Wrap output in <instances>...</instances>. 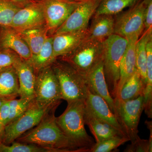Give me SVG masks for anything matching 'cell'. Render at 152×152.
<instances>
[{
    "instance_id": "ac0fdd59",
    "label": "cell",
    "mask_w": 152,
    "mask_h": 152,
    "mask_svg": "<svg viewBox=\"0 0 152 152\" xmlns=\"http://www.w3.org/2000/svg\"><path fill=\"white\" fill-rule=\"evenodd\" d=\"M85 124L89 128L94 137L96 142L115 137L125 136L108 123L98 118L88 108L85 104L84 113Z\"/></svg>"
},
{
    "instance_id": "603a6c76",
    "label": "cell",
    "mask_w": 152,
    "mask_h": 152,
    "mask_svg": "<svg viewBox=\"0 0 152 152\" xmlns=\"http://www.w3.org/2000/svg\"><path fill=\"white\" fill-rule=\"evenodd\" d=\"M53 35L48 36L40 50L27 60L36 73L42 69L50 66L55 60L53 58Z\"/></svg>"
},
{
    "instance_id": "7402d4cb",
    "label": "cell",
    "mask_w": 152,
    "mask_h": 152,
    "mask_svg": "<svg viewBox=\"0 0 152 152\" xmlns=\"http://www.w3.org/2000/svg\"><path fill=\"white\" fill-rule=\"evenodd\" d=\"M145 85L138 71L136 69L123 85L119 94L114 100L121 101L132 100L143 96Z\"/></svg>"
},
{
    "instance_id": "4fadbf2b",
    "label": "cell",
    "mask_w": 152,
    "mask_h": 152,
    "mask_svg": "<svg viewBox=\"0 0 152 152\" xmlns=\"http://www.w3.org/2000/svg\"><path fill=\"white\" fill-rule=\"evenodd\" d=\"M85 79L88 89L92 93L102 98L117 117L115 100L111 96L106 82L103 59L88 74Z\"/></svg>"
},
{
    "instance_id": "6da1fadb",
    "label": "cell",
    "mask_w": 152,
    "mask_h": 152,
    "mask_svg": "<svg viewBox=\"0 0 152 152\" xmlns=\"http://www.w3.org/2000/svg\"><path fill=\"white\" fill-rule=\"evenodd\" d=\"M54 109L37 126L15 141L32 144L50 149L54 152H80L57 124Z\"/></svg>"
},
{
    "instance_id": "ba28073f",
    "label": "cell",
    "mask_w": 152,
    "mask_h": 152,
    "mask_svg": "<svg viewBox=\"0 0 152 152\" xmlns=\"http://www.w3.org/2000/svg\"><path fill=\"white\" fill-rule=\"evenodd\" d=\"M117 119L131 142L139 138L138 127L144 110L143 96L132 100H115Z\"/></svg>"
},
{
    "instance_id": "d4e9b609",
    "label": "cell",
    "mask_w": 152,
    "mask_h": 152,
    "mask_svg": "<svg viewBox=\"0 0 152 152\" xmlns=\"http://www.w3.org/2000/svg\"><path fill=\"white\" fill-rule=\"evenodd\" d=\"M18 32L28 45L32 55L39 51L49 36L46 26Z\"/></svg>"
},
{
    "instance_id": "8fae6325",
    "label": "cell",
    "mask_w": 152,
    "mask_h": 152,
    "mask_svg": "<svg viewBox=\"0 0 152 152\" xmlns=\"http://www.w3.org/2000/svg\"><path fill=\"white\" fill-rule=\"evenodd\" d=\"M101 1L87 0L82 3L74 10L54 34L88 29L90 19L94 15Z\"/></svg>"
},
{
    "instance_id": "d6986e66",
    "label": "cell",
    "mask_w": 152,
    "mask_h": 152,
    "mask_svg": "<svg viewBox=\"0 0 152 152\" xmlns=\"http://www.w3.org/2000/svg\"><path fill=\"white\" fill-rule=\"evenodd\" d=\"M139 38L138 36H135L127 38L128 41L127 48L120 64V79L117 87L116 98L119 94L123 85L137 69L135 48Z\"/></svg>"
},
{
    "instance_id": "74e56055",
    "label": "cell",
    "mask_w": 152,
    "mask_h": 152,
    "mask_svg": "<svg viewBox=\"0 0 152 152\" xmlns=\"http://www.w3.org/2000/svg\"><path fill=\"white\" fill-rule=\"evenodd\" d=\"M4 127L0 124V144L2 143L3 136H4Z\"/></svg>"
},
{
    "instance_id": "5bb4252c",
    "label": "cell",
    "mask_w": 152,
    "mask_h": 152,
    "mask_svg": "<svg viewBox=\"0 0 152 152\" xmlns=\"http://www.w3.org/2000/svg\"><path fill=\"white\" fill-rule=\"evenodd\" d=\"M87 29L53 35V58L55 60L70 53L85 39Z\"/></svg>"
},
{
    "instance_id": "3957f363",
    "label": "cell",
    "mask_w": 152,
    "mask_h": 152,
    "mask_svg": "<svg viewBox=\"0 0 152 152\" xmlns=\"http://www.w3.org/2000/svg\"><path fill=\"white\" fill-rule=\"evenodd\" d=\"M104 70L111 96H116L121 61L127 48L126 38L113 34L103 41Z\"/></svg>"
},
{
    "instance_id": "836d02e7",
    "label": "cell",
    "mask_w": 152,
    "mask_h": 152,
    "mask_svg": "<svg viewBox=\"0 0 152 152\" xmlns=\"http://www.w3.org/2000/svg\"><path fill=\"white\" fill-rule=\"evenodd\" d=\"M10 114V100L6 101L0 107V124L5 127Z\"/></svg>"
},
{
    "instance_id": "e0dca14e",
    "label": "cell",
    "mask_w": 152,
    "mask_h": 152,
    "mask_svg": "<svg viewBox=\"0 0 152 152\" xmlns=\"http://www.w3.org/2000/svg\"><path fill=\"white\" fill-rule=\"evenodd\" d=\"M12 66L18 80L19 96L24 98L34 96L36 81L34 69L26 60L21 58Z\"/></svg>"
},
{
    "instance_id": "f546056e",
    "label": "cell",
    "mask_w": 152,
    "mask_h": 152,
    "mask_svg": "<svg viewBox=\"0 0 152 152\" xmlns=\"http://www.w3.org/2000/svg\"><path fill=\"white\" fill-rule=\"evenodd\" d=\"M0 152H54L47 148L32 144L24 143L14 141L11 145L0 144Z\"/></svg>"
},
{
    "instance_id": "f35d334b",
    "label": "cell",
    "mask_w": 152,
    "mask_h": 152,
    "mask_svg": "<svg viewBox=\"0 0 152 152\" xmlns=\"http://www.w3.org/2000/svg\"><path fill=\"white\" fill-rule=\"evenodd\" d=\"M64 1H67L74 2H80L85 1L87 0H64Z\"/></svg>"
},
{
    "instance_id": "cb8c5ba5",
    "label": "cell",
    "mask_w": 152,
    "mask_h": 152,
    "mask_svg": "<svg viewBox=\"0 0 152 152\" xmlns=\"http://www.w3.org/2000/svg\"><path fill=\"white\" fill-rule=\"evenodd\" d=\"M152 30L145 31V33L138 39L136 45L135 55L136 68L141 76L145 86L147 79L146 45L152 37Z\"/></svg>"
},
{
    "instance_id": "44dd1931",
    "label": "cell",
    "mask_w": 152,
    "mask_h": 152,
    "mask_svg": "<svg viewBox=\"0 0 152 152\" xmlns=\"http://www.w3.org/2000/svg\"><path fill=\"white\" fill-rule=\"evenodd\" d=\"M19 85L13 66L6 67L0 72V97L10 100L19 96Z\"/></svg>"
},
{
    "instance_id": "277c9868",
    "label": "cell",
    "mask_w": 152,
    "mask_h": 152,
    "mask_svg": "<svg viewBox=\"0 0 152 152\" xmlns=\"http://www.w3.org/2000/svg\"><path fill=\"white\" fill-rule=\"evenodd\" d=\"M51 66L56 76L61 89L62 99L67 103L86 101L88 88L85 78L64 61L56 58Z\"/></svg>"
},
{
    "instance_id": "4dcf8cb0",
    "label": "cell",
    "mask_w": 152,
    "mask_h": 152,
    "mask_svg": "<svg viewBox=\"0 0 152 152\" xmlns=\"http://www.w3.org/2000/svg\"><path fill=\"white\" fill-rule=\"evenodd\" d=\"M34 100V96H33L19 99L15 98L10 100V114L7 124L24 112Z\"/></svg>"
},
{
    "instance_id": "9a60e30c",
    "label": "cell",
    "mask_w": 152,
    "mask_h": 152,
    "mask_svg": "<svg viewBox=\"0 0 152 152\" xmlns=\"http://www.w3.org/2000/svg\"><path fill=\"white\" fill-rule=\"evenodd\" d=\"M85 104L96 116L108 123L126 136L115 115L112 111L107 102L102 98L92 93L88 89Z\"/></svg>"
},
{
    "instance_id": "ab89813d",
    "label": "cell",
    "mask_w": 152,
    "mask_h": 152,
    "mask_svg": "<svg viewBox=\"0 0 152 152\" xmlns=\"http://www.w3.org/2000/svg\"><path fill=\"white\" fill-rule=\"evenodd\" d=\"M7 101L8 100H7L5 99H3V98L0 97V107H1L2 105Z\"/></svg>"
},
{
    "instance_id": "7c38bea8",
    "label": "cell",
    "mask_w": 152,
    "mask_h": 152,
    "mask_svg": "<svg viewBox=\"0 0 152 152\" xmlns=\"http://www.w3.org/2000/svg\"><path fill=\"white\" fill-rule=\"evenodd\" d=\"M10 26L19 32L46 26L40 3L32 2L21 8L14 16Z\"/></svg>"
},
{
    "instance_id": "60d3db41",
    "label": "cell",
    "mask_w": 152,
    "mask_h": 152,
    "mask_svg": "<svg viewBox=\"0 0 152 152\" xmlns=\"http://www.w3.org/2000/svg\"><path fill=\"white\" fill-rule=\"evenodd\" d=\"M152 0H144L143 2L146 5L148 4Z\"/></svg>"
},
{
    "instance_id": "2e32d148",
    "label": "cell",
    "mask_w": 152,
    "mask_h": 152,
    "mask_svg": "<svg viewBox=\"0 0 152 152\" xmlns=\"http://www.w3.org/2000/svg\"><path fill=\"white\" fill-rule=\"evenodd\" d=\"M0 47L10 49L26 61L32 53L18 31L10 26H0Z\"/></svg>"
},
{
    "instance_id": "8992f818",
    "label": "cell",
    "mask_w": 152,
    "mask_h": 152,
    "mask_svg": "<svg viewBox=\"0 0 152 152\" xmlns=\"http://www.w3.org/2000/svg\"><path fill=\"white\" fill-rule=\"evenodd\" d=\"M62 99L61 89L50 66L36 73L34 102L40 108L57 107Z\"/></svg>"
},
{
    "instance_id": "5b68a950",
    "label": "cell",
    "mask_w": 152,
    "mask_h": 152,
    "mask_svg": "<svg viewBox=\"0 0 152 152\" xmlns=\"http://www.w3.org/2000/svg\"><path fill=\"white\" fill-rule=\"evenodd\" d=\"M103 41L84 40L70 53L57 58L72 67L84 77L103 59Z\"/></svg>"
},
{
    "instance_id": "8d00e7d4",
    "label": "cell",
    "mask_w": 152,
    "mask_h": 152,
    "mask_svg": "<svg viewBox=\"0 0 152 152\" xmlns=\"http://www.w3.org/2000/svg\"><path fill=\"white\" fill-rule=\"evenodd\" d=\"M10 1L14 2L21 7L26 6L30 3L33 2L32 1H31V0H10Z\"/></svg>"
},
{
    "instance_id": "7a4b0ae2",
    "label": "cell",
    "mask_w": 152,
    "mask_h": 152,
    "mask_svg": "<svg viewBox=\"0 0 152 152\" xmlns=\"http://www.w3.org/2000/svg\"><path fill=\"white\" fill-rule=\"evenodd\" d=\"M85 101L68 103L65 111L56 117V121L63 132L80 152H89L95 142L85 127Z\"/></svg>"
},
{
    "instance_id": "e575fe53",
    "label": "cell",
    "mask_w": 152,
    "mask_h": 152,
    "mask_svg": "<svg viewBox=\"0 0 152 152\" xmlns=\"http://www.w3.org/2000/svg\"><path fill=\"white\" fill-rule=\"evenodd\" d=\"M144 25L145 31L152 30V1L147 5L145 12Z\"/></svg>"
},
{
    "instance_id": "1f68e13d",
    "label": "cell",
    "mask_w": 152,
    "mask_h": 152,
    "mask_svg": "<svg viewBox=\"0 0 152 152\" xmlns=\"http://www.w3.org/2000/svg\"><path fill=\"white\" fill-rule=\"evenodd\" d=\"M20 58L12 50L0 47V67L12 66Z\"/></svg>"
},
{
    "instance_id": "b9f144b4",
    "label": "cell",
    "mask_w": 152,
    "mask_h": 152,
    "mask_svg": "<svg viewBox=\"0 0 152 152\" xmlns=\"http://www.w3.org/2000/svg\"><path fill=\"white\" fill-rule=\"evenodd\" d=\"M5 67H0V72H1V71L3 69H4Z\"/></svg>"
},
{
    "instance_id": "83f0119b",
    "label": "cell",
    "mask_w": 152,
    "mask_h": 152,
    "mask_svg": "<svg viewBox=\"0 0 152 152\" xmlns=\"http://www.w3.org/2000/svg\"><path fill=\"white\" fill-rule=\"evenodd\" d=\"M21 8L10 0H0V26H10L14 16Z\"/></svg>"
},
{
    "instance_id": "4316f807",
    "label": "cell",
    "mask_w": 152,
    "mask_h": 152,
    "mask_svg": "<svg viewBox=\"0 0 152 152\" xmlns=\"http://www.w3.org/2000/svg\"><path fill=\"white\" fill-rule=\"evenodd\" d=\"M147 79L144 89V104L146 106L152 104V37L146 45Z\"/></svg>"
},
{
    "instance_id": "ffe728a7",
    "label": "cell",
    "mask_w": 152,
    "mask_h": 152,
    "mask_svg": "<svg viewBox=\"0 0 152 152\" xmlns=\"http://www.w3.org/2000/svg\"><path fill=\"white\" fill-rule=\"evenodd\" d=\"M115 20L112 15L95 16L91 26L88 28L86 39L104 41L114 33Z\"/></svg>"
},
{
    "instance_id": "484cf974",
    "label": "cell",
    "mask_w": 152,
    "mask_h": 152,
    "mask_svg": "<svg viewBox=\"0 0 152 152\" xmlns=\"http://www.w3.org/2000/svg\"><path fill=\"white\" fill-rule=\"evenodd\" d=\"M139 0H102L95 12V16L112 15L119 13L128 7L134 4Z\"/></svg>"
},
{
    "instance_id": "d590c367",
    "label": "cell",
    "mask_w": 152,
    "mask_h": 152,
    "mask_svg": "<svg viewBox=\"0 0 152 152\" xmlns=\"http://www.w3.org/2000/svg\"><path fill=\"white\" fill-rule=\"evenodd\" d=\"M145 124L147 125V127L150 130V137L149 141L150 149L151 151H152V126L151 121H146Z\"/></svg>"
},
{
    "instance_id": "d6a6232c",
    "label": "cell",
    "mask_w": 152,
    "mask_h": 152,
    "mask_svg": "<svg viewBox=\"0 0 152 152\" xmlns=\"http://www.w3.org/2000/svg\"><path fill=\"white\" fill-rule=\"evenodd\" d=\"M125 152H151L150 149L148 140H142L139 138L132 142L125 149Z\"/></svg>"
},
{
    "instance_id": "30bf717a",
    "label": "cell",
    "mask_w": 152,
    "mask_h": 152,
    "mask_svg": "<svg viewBox=\"0 0 152 152\" xmlns=\"http://www.w3.org/2000/svg\"><path fill=\"white\" fill-rule=\"evenodd\" d=\"M147 5L143 1L121 14L115 20L114 34L126 38L140 37L145 28V15Z\"/></svg>"
},
{
    "instance_id": "52a82bcc",
    "label": "cell",
    "mask_w": 152,
    "mask_h": 152,
    "mask_svg": "<svg viewBox=\"0 0 152 152\" xmlns=\"http://www.w3.org/2000/svg\"><path fill=\"white\" fill-rule=\"evenodd\" d=\"M57 107L40 108L34 101L21 115L6 125L2 143L10 145L26 132L35 127L49 112Z\"/></svg>"
},
{
    "instance_id": "f1b7e54d",
    "label": "cell",
    "mask_w": 152,
    "mask_h": 152,
    "mask_svg": "<svg viewBox=\"0 0 152 152\" xmlns=\"http://www.w3.org/2000/svg\"><path fill=\"white\" fill-rule=\"evenodd\" d=\"M128 141L129 140L127 137L115 136L95 143L89 152H111Z\"/></svg>"
},
{
    "instance_id": "9c48e42d",
    "label": "cell",
    "mask_w": 152,
    "mask_h": 152,
    "mask_svg": "<svg viewBox=\"0 0 152 152\" xmlns=\"http://www.w3.org/2000/svg\"><path fill=\"white\" fill-rule=\"evenodd\" d=\"M85 1L74 2L64 0H42L39 1L43 10L48 35H53L74 10Z\"/></svg>"
}]
</instances>
